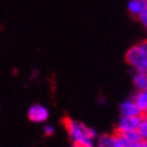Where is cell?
Returning <instances> with one entry per match:
<instances>
[{"label":"cell","instance_id":"1","mask_svg":"<svg viewBox=\"0 0 147 147\" xmlns=\"http://www.w3.org/2000/svg\"><path fill=\"white\" fill-rule=\"evenodd\" d=\"M62 123L73 143H78L82 147H96L94 140L97 139L98 135L93 128H89L84 123L73 120L70 117H63Z\"/></svg>","mask_w":147,"mask_h":147},{"label":"cell","instance_id":"2","mask_svg":"<svg viewBox=\"0 0 147 147\" xmlns=\"http://www.w3.org/2000/svg\"><path fill=\"white\" fill-rule=\"evenodd\" d=\"M125 62L135 71L147 73V40L139 42L127 50Z\"/></svg>","mask_w":147,"mask_h":147},{"label":"cell","instance_id":"3","mask_svg":"<svg viewBox=\"0 0 147 147\" xmlns=\"http://www.w3.org/2000/svg\"><path fill=\"white\" fill-rule=\"evenodd\" d=\"M143 119V115L139 116H121L116 124V134H124L127 131H132V129H138L139 124Z\"/></svg>","mask_w":147,"mask_h":147},{"label":"cell","instance_id":"4","mask_svg":"<svg viewBox=\"0 0 147 147\" xmlns=\"http://www.w3.org/2000/svg\"><path fill=\"white\" fill-rule=\"evenodd\" d=\"M27 116H28V120L32 123H39V124L46 123L49 119V109L42 104H34L28 108Z\"/></svg>","mask_w":147,"mask_h":147},{"label":"cell","instance_id":"5","mask_svg":"<svg viewBox=\"0 0 147 147\" xmlns=\"http://www.w3.org/2000/svg\"><path fill=\"white\" fill-rule=\"evenodd\" d=\"M119 111H120L121 116H139L142 115V112L139 111L138 105L135 104V101L132 98H127L120 104L119 107Z\"/></svg>","mask_w":147,"mask_h":147},{"label":"cell","instance_id":"6","mask_svg":"<svg viewBox=\"0 0 147 147\" xmlns=\"http://www.w3.org/2000/svg\"><path fill=\"white\" fill-rule=\"evenodd\" d=\"M132 100L135 104L138 105L139 111L142 112V115H144L147 112V89H139L136 93L134 94Z\"/></svg>","mask_w":147,"mask_h":147},{"label":"cell","instance_id":"7","mask_svg":"<svg viewBox=\"0 0 147 147\" xmlns=\"http://www.w3.org/2000/svg\"><path fill=\"white\" fill-rule=\"evenodd\" d=\"M147 1L146 0H129L128 3V11L132 15H135V16H138L139 13L143 11V8L146 7Z\"/></svg>","mask_w":147,"mask_h":147},{"label":"cell","instance_id":"8","mask_svg":"<svg viewBox=\"0 0 147 147\" xmlns=\"http://www.w3.org/2000/svg\"><path fill=\"white\" fill-rule=\"evenodd\" d=\"M132 82H134L135 88H136L138 90L139 89H147V73H139V71H135Z\"/></svg>","mask_w":147,"mask_h":147},{"label":"cell","instance_id":"9","mask_svg":"<svg viewBox=\"0 0 147 147\" xmlns=\"http://www.w3.org/2000/svg\"><path fill=\"white\" fill-rule=\"evenodd\" d=\"M123 135L125 139H128L131 142H142V136L138 132V129H132V131H127L124 134H120Z\"/></svg>","mask_w":147,"mask_h":147},{"label":"cell","instance_id":"10","mask_svg":"<svg viewBox=\"0 0 147 147\" xmlns=\"http://www.w3.org/2000/svg\"><path fill=\"white\" fill-rule=\"evenodd\" d=\"M116 135H117L119 140H120L121 144H123L124 147H140L142 146V142H131V140H128V139H125L123 135H120V134H116Z\"/></svg>","mask_w":147,"mask_h":147},{"label":"cell","instance_id":"11","mask_svg":"<svg viewBox=\"0 0 147 147\" xmlns=\"http://www.w3.org/2000/svg\"><path fill=\"white\" fill-rule=\"evenodd\" d=\"M138 132L140 134V136H142V140H147V123L143 120V119L138 127Z\"/></svg>","mask_w":147,"mask_h":147},{"label":"cell","instance_id":"12","mask_svg":"<svg viewBox=\"0 0 147 147\" xmlns=\"http://www.w3.org/2000/svg\"><path fill=\"white\" fill-rule=\"evenodd\" d=\"M138 18H139V20L143 23V26L147 28V4H146V7L143 8L142 12L138 15Z\"/></svg>","mask_w":147,"mask_h":147},{"label":"cell","instance_id":"13","mask_svg":"<svg viewBox=\"0 0 147 147\" xmlns=\"http://www.w3.org/2000/svg\"><path fill=\"white\" fill-rule=\"evenodd\" d=\"M54 127L50 124H45V127H43V134H45V136H51V135L54 134Z\"/></svg>","mask_w":147,"mask_h":147},{"label":"cell","instance_id":"14","mask_svg":"<svg viewBox=\"0 0 147 147\" xmlns=\"http://www.w3.org/2000/svg\"><path fill=\"white\" fill-rule=\"evenodd\" d=\"M109 147H124L123 144H121V142L119 140V138H117V135L113 134V139H112V143Z\"/></svg>","mask_w":147,"mask_h":147},{"label":"cell","instance_id":"15","mask_svg":"<svg viewBox=\"0 0 147 147\" xmlns=\"http://www.w3.org/2000/svg\"><path fill=\"white\" fill-rule=\"evenodd\" d=\"M140 147H147V140H142V146Z\"/></svg>","mask_w":147,"mask_h":147},{"label":"cell","instance_id":"16","mask_svg":"<svg viewBox=\"0 0 147 147\" xmlns=\"http://www.w3.org/2000/svg\"><path fill=\"white\" fill-rule=\"evenodd\" d=\"M70 147H82V146H81V144H78V143H73Z\"/></svg>","mask_w":147,"mask_h":147},{"label":"cell","instance_id":"17","mask_svg":"<svg viewBox=\"0 0 147 147\" xmlns=\"http://www.w3.org/2000/svg\"><path fill=\"white\" fill-rule=\"evenodd\" d=\"M143 120H144V121H146V123H147V112H146V113H144V115H143Z\"/></svg>","mask_w":147,"mask_h":147}]
</instances>
